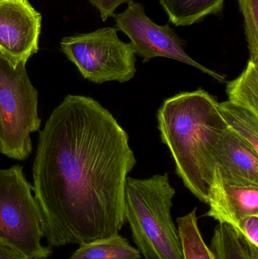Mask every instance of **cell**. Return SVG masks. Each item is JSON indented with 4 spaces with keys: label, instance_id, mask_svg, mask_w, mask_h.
Segmentation results:
<instances>
[{
    "label": "cell",
    "instance_id": "obj_11",
    "mask_svg": "<svg viewBox=\"0 0 258 259\" xmlns=\"http://www.w3.org/2000/svg\"><path fill=\"white\" fill-rule=\"evenodd\" d=\"M225 0H160L169 21L176 27H186L201 22L209 15H219Z\"/></svg>",
    "mask_w": 258,
    "mask_h": 259
},
{
    "label": "cell",
    "instance_id": "obj_14",
    "mask_svg": "<svg viewBox=\"0 0 258 259\" xmlns=\"http://www.w3.org/2000/svg\"><path fill=\"white\" fill-rule=\"evenodd\" d=\"M218 107L228 128L258 152V115L228 100L218 103Z\"/></svg>",
    "mask_w": 258,
    "mask_h": 259
},
{
    "label": "cell",
    "instance_id": "obj_19",
    "mask_svg": "<svg viewBox=\"0 0 258 259\" xmlns=\"http://www.w3.org/2000/svg\"><path fill=\"white\" fill-rule=\"evenodd\" d=\"M89 3L99 12L102 21H107L113 16L115 11L123 4H129L134 0H88Z\"/></svg>",
    "mask_w": 258,
    "mask_h": 259
},
{
    "label": "cell",
    "instance_id": "obj_7",
    "mask_svg": "<svg viewBox=\"0 0 258 259\" xmlns=\"http://www.w3.org/2000/svg\"><path fill=\"white\" fill-rule=\"evenodd\" d=\"M115 25L125 33L136 56L143 59V63L154 58L174 59L190 65L204 74L224 83L225 77L194 60L185 50L186 41L177 34L169 24L159 25L145 13V6L137 2L127 4L121 13L114 14Z\"/></svg>",
    "mask_w": 258,
    "mask_h": 259
},
{
    "label": "cell",
    "instance_id": "obj_13",
    "mask_svg": "<svg viewBox=\"0 0 258 259\" xmlns=\"http://www.w3.org/2000/svg\"><path fill=\"white\" fill-rule=\"evenodd\" d=\"M142 255L118 234L80 245L69 259H140Z\"/></svg>",
    "mask_w": 258,
    "mask_h": 259
},
{
    "label": "cell",
    "instance_id": "obj_9",
    "mask_svg": "<svg viewBox=\"0 0 258 259\" xmlns=\"http://www.w3.org/2000/svg\"><path fill=\"white\" fill-rule=\"evenodd\" d=\"M214 178L231 184L258 185V152L227 128L214 155Z\"/></svg>",
    "mask_w": 258,
    "mask_h": 259
},
{
    "label": "cell",
    "instance_id": "obj_17",
    "mask_svg": "<svg viewBox=\"0 0 258 259\" xmlns=\"http://www.w3.org/2000/svg\"><path fill=\"white\" fill-rule=\"evenodd\" d=\"M244 18L245 39L249 61L258 64V0H237Z\"/></svg>",
    "mask_w": 258,
    "mask_h": 259
},
{
    "label": "cell",
    "instance_id": "obj_18",
    "mask_svg": "<svg viewBox=\"0 0 258 259\" xmlns=\"http://www.w3.org/2000/svg\"><path fill=\"white\" fill-rule=\"evenodd\" d=\"M234 228L253 248L258 249V215L243 218Z\"/></svg>",
    "mask_w": 258,
    "mask_h": 259
},
{
    "label": "cell",
    "instance_id": "obj_5",
    "mask_svg": "<svg viewBox=\"0 0 258 259\" xmlns=\"http://www.w3.org/2000/svg\"><path fill=\"white\" fill-rule=\"evenodd\" d=\"M22 166L0 169V240L29 259H47L53 252L41 244L42 214Z\"/></svg>",
    "mask_w": 258,
    "mask_h": 259
},
{
    "label": "cell",
    "instance_id": "obj_1",
    "mask_svg": "<svg viewBox=\"0 0 258 259\" xmlns=\"http://www.w3.org/2000/svg\"><path fill=\"white\" fill-rule=\"evenodd\" d=\"M136 164L127 131L108 109L90 97L67 96L39 131L32 169L49 247L118 234Z\"/></svg>",
    "mask_w": 258,
    "mask_h": 259
},
{
    "label": "cell",
    "instance_id": "obj_20",
    "mask_svg": "<svg viewBox=\"0 0 258 259\" xmlns=\"http://www.w3.org/2000/svg\"><path fill=\"white\" fill-rule=\"evenodd\" d=\"M0 259H29L22 252L0 240Z\"/></svg>",
    "mask_w": 258,
    "mask_h": 259
},
{
    "label": "cell",
    "instance_id": "obj_3",
    "mask_svg": "<svg viewBox=\"0 0 258 259\" xmlns=\"http://www.w3.org/2000/svg\"><path fill=\"white\" fill-rule=\"evenodd\" d=\"M176 190L168 173L144 179L127 178L126 222L144 259H183L171 208Z\"/></svg>",
    "mask_w": 258,
    "mask_h": 259
},
{
    "label": "cell",
    "instance_id": "obj_4",
    "mask_svg": "<svg viewBox=\"0 0 258 259\" xmlns=\"http://www.w3.org/2000/svg\"><path fill=\"white\" fill-rule=\"evenodd\" d=\"M38 92L26 63L14 66L0 55V153L18 161L33 151L30 134L40 129Z\"/></svg>",
    "mask_w": 258,
    "mask_h": 259
},
{
    "label": "cell",
    "instance_id": "obj_12",
    "mask_svg": "<svg viewBox=\"0 0 258 259\" xmlns=\"http://www.w3.org/2000/svg\"><path fill=\"white\" fill-rule=\"evenodd\" d=\"M212 250L216 259H258V249L228 224L219 223L215 228Z\"/></svg>",
    "mask_w": 258,
    "mask_h": 259
},
{
    "label": "cell",
    "instance_id": "obj_2",
    "mask_svg": "<svg viewBox=\"0 0 258 259\" xmlns=\"http://www.w3.org/2000/svg\"><path fill=\"white\" fill-rule=\"evenodd\" d=\"M216 98L203 89L166 99L157 113L162 143L185 187L209 204L214 183V155L228 126Z\"/></svg>",
    "mask_w": 258,
    "mask_h": 259
},
{
    "label": "cell",
    "instance_id": "obj_16",
    "mask_svg": "<svg viewBox=\"0 0 258 259\" xmlns=\"http://www.w3.org/2000/svg\"><path fill=\"white\" fill-rule=\"evenodd\" d=\"M228 101L258 115V64L248 61L242 74L228 82Z\"/></svg>",
    "mask_w": 258,
    "mask_h": 259
},
{
    "label": "cell",
    "instance_id": "obj_10",
    "mask_svg": "<svg viewBox=\"0 0 258 259\" xmlns=\"http://www.w3.org/2000/svg\"><path fill=\"white\" fill-rule=\"evenodd\" d=\"M205 215L236 228L239 221L258 215V185L231 184L214 178Z\"/></svg>",
    "mask_w": 258,
    "mask_h": 259
},
{
    "label": "cell",
    "instance_id": "obj_6",
    "mask_svg": "<svg viewBox=\"0 0 258 259\" xmlns=\"http://www.w3.org/2000/svg\"><path fill=\"white\" fill-rule=\"evenodd\" d=\"M117 27L66 36L61 49L83 78L92 83H126L136 72V55L130 42L120 39Z\"/></svg>",
    "mask_w": 258,
    "mask_h": 259
},
{
    "label": "cell",
    "instance_id": "obj_8",
    "mask_svg": "<svg viewBox=\"0 0 258 259\" xmlns=\"http://www.w3.org/2000/svg\"><path fill=\"white\" fill-rule=\"evenodd\" d=\"M42 16L28 0H0V55L14 66L39 51Z\"/></svg>",
    "mask_w": 258,
    "mask_h": 259
},
{
    "label": "cell",
    "instance_id": "obj_15",
    "mask_svg": "<svg viewBox=\"0 0 258 259\" xmlns=\"http://www.w3.org/2000/svg\"><path fill=\"white\" fill-rule=\"evenodd\" d=\"M196 211L195 208L186 215L177 219L183 259H216L200 232Z\"/></svg>",
    "mask_w": 258,
    "mask_h": 259
}]
</instances>
